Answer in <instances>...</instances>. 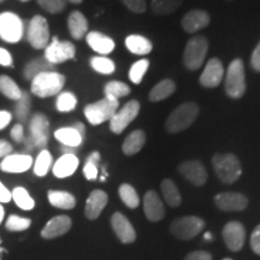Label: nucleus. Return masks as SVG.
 <instances>
[{"instance_id": "f257e3e1", "label": "nucleus", "mask_w": 260, "mask_h": 260, "mask_svg": "<svg viewBox=\"0 0 260 260\" xmlns=\"http://www.w3.org/2000/svg\"><path fill=\"white\" fill-rule=\"evenodd\" d=\"M29 136L24 139L23 144L27 151L32 149H46L50 135V121L44 113L38 112L32 115L29 122Z\"/></svg>"}, {"instance_id": "f03ea898", "label": "nucleus", "mask_w": 260, "mask_h": 260, "mask_svg": "<svg viewBox=\"0 0 260 260\" xmlns=\"http://www.w3.org/2000/svg\"><path fill=\"white\" fill-rule=\"evenodd\" d=\"M30 92L39 98H51L58 95L64 88L65 77L57 71H46L32 79Z\"/></svg>"}, {"instance_id": "7ed1b4c3", "label": "nucleus", "mask_w": 260, "mask_h": 260, "mask_svg": "<svg viewBox=\"0 0 260 260\" xmlns=\"http://www.w3.org/2000/svg\"><path fill=\"white\" fill-rule=\"evenodd\" d=\"M199 106L193 102L182 104L168 117L165 128L170 134H177L189 128L199 116Z\"/></svg>"}, {"instance_id": "20e7f679", "label": "nucleus", "mask_w": 260, "mask_h": 260, "mask_svg": "<svg viewBox=\"0 0 260 260\" xmlns=\"http://www.w3.org/2000/svg\"><path fill=\"white\" fill-rule=\"evenodd\" d=\"M212 165L217 176L223 183L233 184L242 174L241 162L235 154L217 153L212 158Z\"/></svg>"}, {"instance_id": "39448f33", "label": "nucleus", "mask_w": 260, "mask_h": 260, "mask_svg": "<svg viewBox=\"0 0 260 260\" xmlns=\"http://www.w3.org/2000/svg\"><path fill=\"white\" fill-rule=\"evenodd\" d=\"M118 100L105 96L99 102L89 104V105L84 107V117L89 122V124L100 125L107 121L110 122V119L112 118L117 110H118Z\"/></svg>"}, {"instance_id": "423d86ee", "label": "nucleus", "mask_w": 260, "mask_h": 260, "mask_svg": "<svg viewBox=\"0 0 260 260\" xmlns=\"http://www.w3.org/2000/svg\"><path fill=\"white\" fill-rule=\"evenodd\" d=\"M225 92L233 99H239L246 92L245 65L240 58L229 64L225 75Z\"/></svg>"}, {"instance_id": "0eeeda50", "label": "nucleus", "mask_w": 260, "mask_h": 260, "mask_svg": "<svg viewBox=\"0 0 260 260\" xmlns=\"http://www.w3.org/2000/svg\"><path fill=\"white\" fill-rule=\"evenodd\" d=\"M209 51V41L203 35L193 37L187 42L183 52V63L187 69L198 70L204 64Z\"/></svg>"}, {"instance_id": "6e6552de", "label": "nucleus", "mask_w": 260, "mask_h": 260, "mask_svg": "<svg viewBox=\"0 0 260 260\" xmlns=\"http://www.w3.org/2000/svg\"><path fill=\"white\" fill-rule=\"evenodd\" d=\"M24 34L23 19L14 12L0 14V39L8 44H17Z\"/></svg>"}, {"instance_id": "1a4fd4ad", "label": "nucleus", "mask_w": 260, "mask_h": 260, "mask_svg": "<svg viewBox=\"0 0 260 260\" xmlns=\"http://www.w3.org/2000/svg\"><path fill=\"white\" fill-rule=\"evenodd\" d=\"M205 225V220L200 217L197 216H186V217H180L172 220L170 225V232L172 235L180 240H191L195 236H198L203 232Z\"/></svg>"}, {"instance_id": "9d476101", "label": "nucleus", "mask_w": 260, "mask_h": 260, "mask_svg": "<svg viewBox=\"0 0 260 260\" xmlns=\"http://www.w3.org/2000/svg\"><path fill=\"white\" fill-rule=\"evenodd\" d=\"M50 27L46 18L40 15L30 19L27 30V40L35 50H45L50 44Z\"/></svg>"}, {"instance_id": "9b49d317", "label": "nucleus", "mask_w": 260, "mask_h": 260, "mask_svg": "<svg viewBox=\"0 0 260 260\" xmlns=\"http://www.w3.org/2000/svg\"><path fill=\"white\" fill-rule=\"evenodd\" d=\"M76 54V48L70 41L59 40L58 38H53L47 47L45 48V58L51 64L56 65L64 63V61L74 59Z\"/></svg>"}, {"instance_id": "f8f14e48", "label": "nucleus", "mask_w": 260, "mask_h": 260, "mask_svg": "<svg viewBox=\"0 0 260 260\" xmlns=\"http://www.w3.org/2000/svg\"><path fill=\"white\" fill-rule=\"evenodd\" d=\"M140 112V103L138 100H130L110 119V129L113 134H122L126 126L138 117Z\"/></svg>"}, {"instance_id": "ddd939ff", "label": "nucleus", "mask_w": 260, "mask_h": 260, "mask_svg": "<svg viewBox=\"0 0 260 260\" xmlns=\"http://www.w3.org/2000/svg\"><path fill=\"white\" fill-rule=\"evenodd\" d=\"M214 204L219 210L225 212H239L248 206V199L246 195L236 191H224L214 197Z\"/></svg>"}, {"instance_id": "4468645a", "label": "nucleus", "mask_w": 260, "mask_h": 260, "mask_svg": "<svg viewBox=\"0 0 260 260\" xmlns=\"http://www.w3.org/2000/svg\"><path fill=\"white\" fill-rule=\"evenodd\" d=\"M178 172L191 184L201 187L207 181V171L200 160H187L178 165Z\"/></svg>"}, {"instance_id": "2eb2a0df", "label": "nucleus", "mask_w": 260, "mask_h": 260, "mask_svg": "<svg viewBox=\"0 0 260 260\" xmlns=\"http://www.w3.org/2000/svg\"><path fill=\"white\" fill-rule=\"evenodd\" d=\"M224 242L232 252H239L245 245L246 229L243 224L236 220L225 224L223 229Z\"/></svg>"}, {"instance_id": "dca6fc26", "label": "nucleus", "mask_w": 260, "mask_h": 260, "mask_svg": "<svg viewBox=\"0 0 260 260\" xmlns=\"http://www.w3.org/2000/svg\"><path fill=\"white\" fill-rule=\"evenodd\" d=\"M224 77V68L218 58H211L200 76V84L206 88H216Z\"/></svg>"}, {"instance_id": "f3484780", "label": "nucleus", "mask_w": 260, "mask_h": 260, "mask_svg": "<svg viewBox=\"0 0 260 260\" xmlns=\"http://www.w3.org/2000/svg\"><path fill=\"white\" fill-rule=\"evenodd\" d=\"M111 225L118 240L123 243H133L136 240V233L133 224L121 212H116L111 217Z\"/></svg>"}, {"instance_id": "a211bd4d", "label": "nucleus", "mask_w": 260, "mask_h": 260, "mask_svg": "<svg viewBox=\"0 0 260 260\" xmlns=\"http://www.w3.org/2000/svg\"><path fill=\"white\" fill-rule=\"evenodd\" d=\"M32 165V158L29 154H9L0 162V170L8 174H22L28 171Z\"/></svg>"}, {"instance_id": "6ab92c4d", "label": "nucleus", "mask_w": 260, "mask_h": 260, "mask_svg": "<svg viewBox=\"0 0 260 260\" xmlns=\"http://www.w3.org/2000/svg\"><path fill=\"white\" fill-rule=\"evenodd\" d=\"M144 212L151 222H159L164 218L165 210L157 191L148 190L144 197Z\"/></svg>"}, {"instance_id": "aec40b11", "label": "nucleus", "mask_w": 260, "mask_h": 260, "mask_svg": "<svg viewBox=\"0 0 260 260\" xmlns=\"http://www.w3.org/2000/svg\"><path fill=\"white\" fill-rule=\"evenodd\" d=\"M71 225H73L71 218L65 214L53 217L41 230V236L46 240L56 239V237H59L69 232Z\"/></svg>"}, {"instance_id": "412c9836", "label": "nucleus", "mask_w": 260, "mask_h": 260, "mask_svg": "<svg viewBox=\"0 0 260 260\" xmlns=\"http://www.w3.org/2000/svg\"><path fill=\"white\" fill-rule=\"evenodd\" d=\"M210 15L203 10H191L187 12L182 18V28L184 31L194 34V32L206 28L210 24Z\"/></svg>"}, {"instance_id": "4be33fe9", "label": "nucleus", "mask_w": 260, "mask_h": 260, "mask_svg": "<svg viewBox=\"0 0 260 260\" xmlns=\"http://www.w3.org/2000/svg\"><path fill=\"white\" fill-rule=\"evenodd\" d=\"M107 201H109V197H107L105 191L100 189L93 190L86 201L84 214H86L87 218L90 220L96 219L106 207Z\"/></svg>"}, {"instance_id": "5701e85b", "label": "nucleus", "mask_w": 260, "mask_h": 260, "mask_svg": "<svg viewBox=\"0 0 260 260\" xmlns=\"http://www.w3.org/2000/svg\"><path fill=\"white\" fill-rule=\"evenodd\" d=\"M86 41L89 47L99 54H110L116 46L115 41L111 38L99 31L87 32Z\"/></svg>"}, {"instance_id": "b1692460", "label": "nucleus", "mask_w": 260, "mask_h": 260, "mask_svg": "<svg viewBox=\"0 0 260 260\" xmlns=\"http://www.w3.org/2000/svg\"><path fill=\"white\" fill-rule=\"evenodd\" d=\"M79 158L76 154H63L58 160L54 162L53 175L58 178H67L75 174V171L79 168Z\"/></svg>"}, {"instance_id": "393cba45", "label": "nucleus", "mask_w": 260, "mask_h": 260, "mask_svg": "<svg viewBox=\"0 0 260 260\" xmlns=\"http://www.w3.org/2000/svg\"><path fill=\"white\" fill-rule=\"evenodd\" d=\"M68 28L75 40H81L88 32V21L80 11H73L68 17Z\"/></svg>"}, {"instance_id": "a878e982", "label": "nucleus", "mask_w": 260, "mask_h": 260, "mask_svg": "<svg viewBox=\"0 0 260 260\" xmlns=\"http://www.w3.org/2000/svg\"><path fill=\"white\" fill-rule=\"evenodd\" d=\"M54 138L60 142L61 146L73 148H79L84 139L74 126H63V128L57 129L54 132Z\"/></svg>"}, {"instance_id": "bb28decb", "label": "nucleus", "mask_w": 260, "mask_h": 260, "mask_svg": "<svg viewBox=\"0 0 260 260\" xmlns=\"http://www.w3.org/2000/svg\"><path fill=\"white\" fill-rule=\"evenodd\" d=\"M146 144V134L144 130H134L126 136L122 145V151L125 155H134L141 151Z\"/></svg>"}, {"instance_id": "cd10ccee", "label": "nucleus", "mask_w": 260, "mask_h": 260, "mask_svg": "<svg viewBox=\"0 0 260 260\" xmlns=\"http://www.w3.org/2000/svg\"><path fill=\"white\" fill-rule=\"evenodd\" d=\"M54 69V65L51 64L45 57L34 58L25 64L23 69V77L27 81H31L32 79L46 71H52Z\"/></svg>"}, {"instance_id": "c85d7f7f", "label": "nucleus", "mask_w": 260, "mask_h": 260, "mask_svg": "<svg viewBox=\"0 0 260 260\" xmlns=\"http://www.w3.org/2000/svg\"><path fill=\"white\" fill-rule=\"evenodd\" d=\"M125 47L133 54L144 56V54H148L152 51L153 45H152V42L147 38L142 37V35L133 34L125 39Z\"/></svg>"}, {"instance_id": "c756f323", "label": "nucleus", "mask_w": 260, "mask_h": 260, "mask_svg": "<svg viewBox=\"0 0 260 260\" xmlns=\"http://www.w3.org/2000/svg\"><path fill=\"white\" fill-rule=\"evenodd\" d=\"M48 201L52 206L61 210H73L76 205V199L69 191L50 190L47 193Z\"/></svg>"}, {"instance_id": "7c9ffc66", "label": "nucleus", "mask_w": 260, "mask_h": 260, "mask_svg": "<svg viewBox=\"0 0 260 260\" xmlns=\"http://www.w3.org/2000/svg\"><path fill=\"white\" fill-rule=\"evenodd\" d=\"M175 90H176V84H175L174 81L170 79L161 80L149 92V100L152 103L161 102V100L171 96L175 93Z\"/></svg>"}, {"instance_id": "2f4dec72", "label": "nucleus", "mask_w": 260, "mask_h": 260, "mask_svg": "<svg viewBox=\"0 0 260 260\" xmlns=\"http://www.w3.org/2000/svg\"><path fill=\"white\" fill-rule=\"evenodd\" d=\"M161 194L164 200L167 201V204L171 207H177L180 206L182 203V197L180 190L176 184L174 183V181L170 180V178H165L162 180L160 184Z\"/></svg>"}, {"instance_id": "473e14b6", "label": "nucleus", "mask_w": 260, "mask_h": 260, "mask_svg": "<svg viewBox=\"0 0 260 260\" xmlns=\"http://www.w3.org/2000/svg\"><path fill=\"white\" fill-rule=\"evenodd\" d=\"M22 92L23 90L19 88L18 84L11 77L6 76V75H0V93L3 95L10 100L17 102V100L21 99Z\"/></svg>"}, {"instance_id": "72a5a7b5", "label": "nucleus", "mask_w": 260, "mask_h": 260, "mask_svg": "<svg viewBox=\"0 0 260 260\" xmlns=\"http://www.w3.org/2000/svg\"><path fill=\"white\" fill-rule=\"evenodd\" d=\"M30 109H31L30 94H29L27 90H23V92H22L21 99L16 102L15 109H14L16 119H17L21 124H23V123L28 121L29 113H30Z\"/></svg>"}, {"instance_id": "f704fd0d", "label": "nucleus", "mask_w": 260, "mask_h": 260, "mask_svg": "<svg viewBox=\"0 0 260 260\" xmlns=\"http://www.w3.org/2000/svg\"><path fill=\"white\" fill-rule=\"evenodd\" d=\"M183 4V0H152L151 9L154 14L165 16L176 11Z\"/></svg>"}, {"instance_id": "c9c22d12", "label": "nucleus", "mask_w": 260, "mask_h": 260, "mask_svg": "<svg viewBox=\"0 0 260 260\" xmlns=\"http://www.w3.org/2000/svg\"><path fill=\"white\" fill-rule=\"evenodd\" d=\"M12 200L15 201V204L17 205L19 209L24 211H30L34 209L35 201L30 197V194L28 193V190L23 187H16L12 190Z\"/></svg>"}, {"instance_id": "e433bc0d", "label": "nucleus", "mask_w": 260, "mask_h": 260, "mask_svg": "<svg viewBox=\"0 0 260 260\" xmlns=\"http://www.w3.org/2000/svg\"><path fill=\"white\" fill-rule=\"evenodd\" d=\"M104 93L107 98L118 100L119 98L128 95L130 93V87L122 81H110L104 87Z\"/></svg>"}, {"instance_id": "4c0bfd02", "label": "nucleus", "mask_w": 260, "mask_h": 260, "mask_svg": "<svg viewBox=\"0 0 260 260\" xmlns=\"http://www.w3.org/2000/svg\"><path fill=\"white\" fill-rule=\"evenodd\" d=\"M52 162H53L52 154L47 149H42L40 153L38 154L37 160L34 162V174L39 177L46 176L52 167Z\"/></svg>"}, {"instance_id": "58836bf2", "label": "nucleus", "mask_w": 260, "mask_h": 260, "mask_svg": "<svg viewBox=\"0 0 260 260\" xmlns=\"http://www.w3.org/2000/svg\"><path fill=\"white\" fill-rule=\"evenodd\" d=\"M89 64L94 71L102 75H111L116 70L115 61L104 56L92 57L89 60Z\"/></svg>"}, {"instance_id": "ea45409f", "label": "nucleus", "mask_w": 260, "mask_h": 260, "mask_svg": "<svg viewBox=\"0 0 260 260\" xmlns=\"http://www.w3.org/2000/svg\"><path fill=\"white\" fill-rule=\"evenodd\" d=\"M77 98L73 92H60L57 95L56 109L59 112H70L76 109Z\"/></svg>"}, {"instance_id": "a19ab883", "label": "nucleus", "mask_w": 260, "mask_h": 260, "mask_svg": "<svg viewBox=\"0 0 260 260\" xmlns=\"http://www.w3.org/2000/svg\"><path fill=\"white\" fill-rule=\"evenodd\" d=\"M118 193L123 203H124L129 209H136V207L140 205L139 194L136 193L135 188L130 186V184L128 183L121 184V187H119L118 189Z\"/></svg>"}, {"instance_id": "79ce46f5", "label": "nucleus", "mask_w": 260, "mask_h": 260, "mask_svg": "<svg viewBox=\"0 0 260 260\" xmlns=\"http://www.w3.org/2000/svg\"><path fill=\"white\" fill-rule=\"evenodd\" d=\"M100 161V153L99 152H92L87 158L86 164L83 167V175L87 180L93 181L96 180L98 174H99V170H98V164Z\"/></svg>"}, {"instance_id": "37998d69", "label": "nucleus", "mask_w": 260, "mask_h": 260, "mask_svg": "<svg viewBox=\"0 0 260 260\" xmlns=\"http://www.w3.org/2000/svg\"><path fill=\"white\" fill-rule=\"evenodd\" d=\"M149 68L148 59H140L132 65L129 70V79L133 83L140 84Z\"/></svg>"}, {"instance_id": "c03bdc74", "label": "nucleus", "mask_w": 260, "mask_h": 260, "mask_svg": "<svg viewBox=\"0 0 260 260\" xmlns=\"http://www.w3.org/2000/svg\"><path fill=\"white\" fill-rule=\"evenodd\" d=\"M31 225V220L29 218H24V217L16 216V214H11L6 220V229L9 232H23L27 230L29 226Z\"/></svg>"}, {"instance_id": "a18cd8bd", "label": "nucleus", "mask_w": 260, "mask_h": 260, "mask_svg": "<svg viewBox=\"0 0 260 260\" xmlns=\"http://www.w3.org/2000/svg\"><path fill=\"white\" fill-rule=\"evenodd\" d=\"M38 4L41 6L48 14H59L67 6V0H37Z\"/></svg>"}, {"instance_id": "49530a36", "label": "nucleus", "mask_w": 260, "mask_h": 260, "mask_svg": "<svg viewBox=\"0 0 260 260\" xmlns=\"http://www.w3.org/2000/svg\"><path fill=\"white\" fill-rule=\"evenodd\" d=\"M121 2L130 11L135 12V14H142V12L146 11V8H147L146 0H121Z\"/></svg>"}, {"instance_id": "de8ad7c7", "label": "nucleus", "mask_w": 260, "mask_h": 260, "mask_svg": "<svg viewBox=\"0 0 260 260\" xmlns=\"http://www.w3.org/2000/svg\"><path fill=\"white\" fill-rule=\"evenodd\" d=\"M11 138H12V140H14V141L17 142V144H21V142L24 141L25 135H24L23 124H21V123H17V124H15L14 126H12Z\"/></svg>"}, {"instance_id": "09e8293b", "label": "nucleus", "mask_w": 260, "mask_h": 260, "mask_svg": "<svg viewBox=\"0 0 260 260\" xmlns=\"http://www.w3.org/2000/svg\"><path fill=\"white\" fill-rule=\"evenodd\" d=\"M251 247L255 254L260 255V224L253 230L251 235Z\"/></svg>"}, {"instance_id": "8fccbe9b", "label": "nucleus", "mask_w": 260, "mask_h": 260, "mask_svg": "<svg viewBox=\"0 0 260 260\" xmlns=\"http://www.w3.org/2000/svg\"><path fill=\"white\" fill-rule=\"evenodd\" d=\"M12 63H14L12 54L6 48L0 47V65L2 67H12Z\"/></svg>"}, {"instance_id": "3c124183", "label": "nucleus", "mask_w": 260, "mask_h": 260, "mask_svg": "<svg viewBox=\"0 0 260 260\" xmlns=\"http://www.w3.org/2000/svg\"><path fill=\"white\" fill-rule=\"evenodd\" d=\"M184 260H212V255L206 251H195L189 253Z\"/></svg>"}, {"instance_id": "603ef678", "label": "nucleus", "mask_w": 260, "mask_h": 260, "mask_svg": "<svg viewBox=\"0 0 260 260\" xmlns=\"http://www.w3.org/2000/svg\"><path fill=\"white\" fill-rule=\"evenodd\" d=\"M251 65L253 69L260 73V42L256 45L254 51H253L252 58H251Z\"/></svg>"}, {"instance_id": "864d4df0", "label": "nucleus", "mask_w": 260, "mask_h": 260, "mask_svg": "<svg viewBox=\"0 0 260 260\" xmlns=\"http://www.w3.org/2000/svg\"><path fill=\"white\" fill-rule=\"evenodd\" d=\"M12 121L11 112L5 111V110H0V130L5 129Z\"/></svg>"}, {"instance_id": "5fc2aeb1", "label": "nucleus", "mask_w": 260, "mask_h": 260, "mask_svg": "<svg viewBox=\"0 0 260 260\" xmlns=\"http://www.w3.org/2000/svg\"><path fill=\"white\" fill-rule=\"evenodd\" d=\"M12 145L6 140H0V158L4 159L6 155L11 154Z\"/></svg>"}, {"instance_id": "6e6d98bb", "label": "nucleus", "mask_w": 260, "mask_h": 260, "mask_svg": "<svg viewBox=\"0 0 260 260\" xmlns=\"http://www.w3.org/2000/svg\"><path fill=\"white\" fill-rule=\"evenodd\" d=\"M12 199L11 191H10L8 188H6L4 184L0 182V204L2 203H9L10 200Z\"/></svg>"}, {"instance_id": "4d7b16f0", "label": "nucleus", "mask_w": 260, "mask_h": 260, "mask_svg": "<svg viewBox=\"0 0 260 260\" xmlns=\"http://www.w3.org/2000/svg\"><path fill=\"white\" fill-rule=\"evenodd\" d=\"M73 126H74V128L77 129V132H79L80 134L83 136V138H84V136H86V126H84L83 123L77 122V123H75Z\"/></svg>"}, {"instance_id": "13d9d810", "label": "nucleus", "mask_w": 260, "mask_h": 260, "mask_svg": "<svg viewBox=\"0 0 260 260\" xmlns=\"http://www.w3.org/2000/svg\"><path fill=\"white\" fill-rule=\"evenodd\" d=\"M4 214H5L4 207H3L2 204H0V223H2L3 219H4Z\"/></svg>"}, {"instance_id": "bf43d9fd", "label": "nucleus", "mask_w": 260, "mask_h": 260, "mask_svg": "<svg viewBox=\"0 0 260 260\" xmlns=\"http://www.w3.org/2000/svg\"><path fill=\"white\" fill-rule=\"evenodd\" d=\"M68 2L73 3V4H81V3H82L83 0H68Z\"/></svg>"}, {"instance_id": "052dcab7", "label": "nucleus", "mask_w": 260, "mask_h": 260, "mask_svg": "<svg viewBox=\"0 0 260 260\" xmlns=\"http://www.w3.org/2000/svg\"><path fill=\"white\" fill-rule=\"evenodd\" d=\"M21 2H24L25 3V2H30V0H21Z\"/></svg>"}, {"instance_id": "680f3d73", "label": "nucleus", "mask_w": 260, "mask_h": 260, "mask_svg": "<svg viewBox=\"0 0 260 260\" xmlns=\"http://www.w3.org/2000/svg\"><path fill=\"white\" fill-rule=\"evenodd\" d=\"M223 260H233V259H230V258H225V259H223Z\"/></svg>"}, {"instance_id": "e2e57ef3", "label": "nucleus", "mask_w": 260, "mask_h": 260, "mask_svg": "<svg viewBox=\"0 0 260 260\" xmlns=\"http://www.w3.org/2000/svg\"><path fill=\"white\" fill-rule=\"evenodd\" d=\"M3 2H4V0H0V3H3Z\"/></svg>"}]
</instances>
